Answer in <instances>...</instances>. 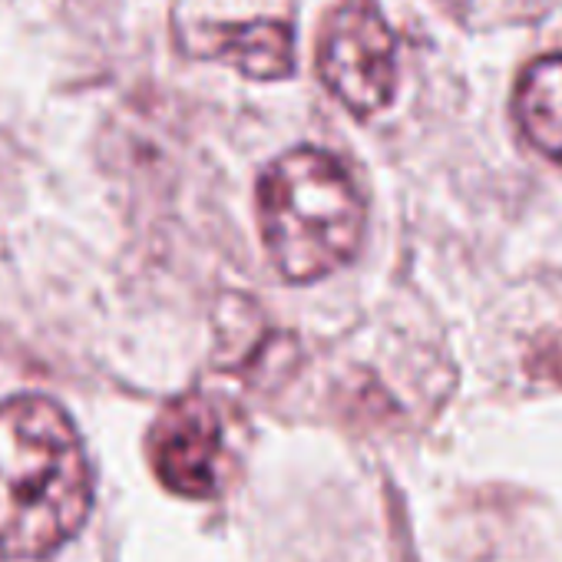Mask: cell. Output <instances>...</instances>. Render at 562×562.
<instances>
[{"label": "cell", "instance_id": "4", "mask_svg": "<svg viewBox=\"0 0 562 562\" xmlns=\"http://www.w3.org/2000/svg\"><path fill=\"white\" fill-rule=\"evenodd\" d=\"M162 486L179 496H212L225 470V430L205 397H182L162 411L149 437Z\"/></svg>", "mask_w": 562, "mask_h": 562}, {"label": "cell", "instance_id": "3", "mask_svg": "<svg viewBox=\"0 0 562 562\" xmlns=\"http://www.w3.org/2000/svg\"><path fill=\"white\" fill-rule=\"evenodd\" d=\"M325 87L355 113H381L397 90V44L374 0H341L318 41Z\"/></svg>", "mask_w": 562, "mask_h": 562}, {"label": "cell", "instance_id": "7", "mask_svg": "<svg viewBox=\"0 0 562 562\" xmlns=\"http://www.w3.org/2000/svg\"><path fill=\"white\" fill-rule=\"evenodd\" d=\"M529 371L539 378L562 381V335H546L529 355Z\"/></svg>", "mask_w": 562, "mask_h": 562}, {"label": "cell", "instance_id": "2", "mask_svg": "<svg viewBox=\"0 0 562 562\" xmlns=\"http://www.w3.org/2000/svg\"><path fill=\"white\" fill-rule=\"evenodd\" d=\"M258 218L274 268L289 281H315L355 258L364 199L338 156L302 146L261 176Z\"/></svg>", "mask_w": 562, "mask_h": 562}, {"label": "cell", "instance_id": "6", "mask_svg": "<svg viewBox=\"0 0 562 562\" xmlns=\"http://www.w3.org/2000/svg\"><path fill=\"white\" fill-rule=\"evenodd\" d=\"M513 116L522 136L552 162H562V54L529 64L513 93Z\"/></svg>", "mask_w": 562, "mask_h": 562}, {"label": "cell", "instance_id": "1", "mask_svg": "<svg viewBox=\"0 0 562 562\" xmlns=\"http://www.w3.org/2000/svg\"><path fill=\"white\" fill-rule=\"evenodd\" d=\"M90 506L93 470L67 411L37 394L0 404V555H54L83 529Z\"/></svg>", "mask_w": 562, "mask_h": 562}, {"label": "cell", "instance_id": "5", "mask_svg": "<svg viewBox=\"0 0 562 562\" xmlns=\"http://www.w3.org/2000/svg\"><path fill=\"white\" fill-rule=\"evenodd\" d=\"M205 54L251 80H285L295 70V31L285 21L218 24L209 31Z\"/></svg>", "mask_w": 562, "mask_h": 562}]
</instances>
